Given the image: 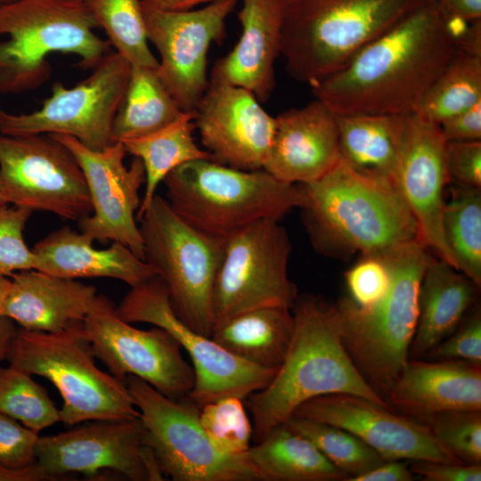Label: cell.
Here are the masks:
<instances>
[{
    "label": "cell",
    "mask_w": 481,
    "mask_h": 481,
    "mask_svg": "<svg viewBox=\"0 0 481 481\" xmlns=\"http://www.w3.org/2000/svg\"><path fill=\"white\" fill-rule=\"evenodd\" d=\"M0 481H55L37 464L16 468L0 462Z\"/></svg>",
    "instance_id": "obj_49"
},
{
    "label": "cell",
    "mask_w": 481,
    "mask_h": 481,
    "mask_svg": "<svg viewBox=\"0 0 481 481\" xmlns=\"http://www.w3.org/2000/svg\"><path fill=\"white\" fill-rule=\"evenodd\" d=\"M38 437L37 464L60 480L67 474L89 477L114 471L133 481L164 480L153 452L143 444L140 419L96 420Z\"/></svg>",
    "instance_id": "obj_16"
},
{
    "label": "cell",
    "mask_w": 481,
    "mask_h": 481,
    "mask_svg": "<svg viewBox=\"0 0 481 481\" xmlns=\"http://www.w3.org/2000/svg\"><path fill=\"white\" fill-rule=\"evenodd\" d=\"M116 312L126 322L160 327L178 341L189 355L195 375L188 397L200 408L228 396L244 400L264 388L277 371L232 355L210 337L183 323L175 314L167 288L159 275L131 287L116 306Z\"/></svg>",
    "instance_id": "obj_12"
},
{
    "label": "cell",
    "mask_w": 481,
    "mask_h": 481,
    "mask_svg": "<svg viewBox=\"0 0 481 481\" xmlns=\"http://www.w3.org/2000/svg\"><path fill=\"white\" fill-rule=\"evenodd\" d=\"M340 159L337 115L315 99L275 117L264 170L281 182L302 184L321 178Z\"/></svg>",
    "instance_id": "obj_22"
},
{
    "label": "cell",
    "mask_w": 481,
    "mask_h": 481,
    "mask_svg": "<svg viewBox=\"0 0 481 481\" xmlns=\"http://www.w3.org/2000/svg\"><path fill=\"white\" fill-rule=\"evenodd\" d=\"M388 404L412 418L481 411V365L460 360H408L387 395Z\"/></svg>",
    "instance_id": "obj_24"
},
{
    "label": "cell",
    "mask_w": 481,
    "mask_h": 481,
    "mask_svg": "<svg viewBox=\"0 0 481 481\" xmlns=\"http://www.w3.org/2000/svg\"><path fill=\"white\" fill-rule=\"evenodd\" d=\"M457 49L436 1L423 0L312 91L336 114H412Z\"/></svg>",
    "instance_id": "obj_1"
},
{
    "label": "cell",
    "mask_w": 481,
    "mask_h": 481,
    "mask_svg": "<svg viewBox=\"0 0 481 481\" xmlns=\"http://www.w3.org/2000/svg\"><path fill=\"white\" fill-rule=\"evenodd\" d=\"M144 260L163 281L176 316L210 337L214 325L213 289L225 240L184 222L158 193L137 218Z\"/></svg>",
    "instance_id": "obj_9"
},
{
    "label": "cell",
    "mask_w": 481,
    "mask_h": 481,
    "mask_svg": "<svg viewBox=\"0 0 481 481\" xmlns=\"http://www.w3.org/2000/svg\"><path fill=\"white\" fill-rule=\"evenodd\" d=\"M345 279L349 298L363 308L377 304L386 295L390 284L388 267L379 256H363L347 270Z\"/></svg>",
    "instance_id": "obj_41"
},
{
    "label": "cell",
    "mask_w": 481,
    "mask_h": 481,
    "mask_svg": "<svg viewBox=\"0 0 481 481\" xmlns=\"http://www.w3.org/2000/svg\"><path fill=\"white\" fill-rule=\"evenodd\" d=\"M446 143L438 124L416 113L405 115L391 182L416 220L419 241L455 268L442 231L444 192L449 183Z\"/></svg>",
    "instance_id": "obj_20"
},
{
    "label": "cell",
    "mask_w": 481,
    "mask_h": 481,
    "mask_svg": "<svg viewBox=\"0 0 481 481\" xmlns=\"http://www.w3.org/2000/svg\"><path fill=\"white\" fill-rule=\"evenodd\" d=\"M481 101V56L457 49L422 97L416 114L440 125Z\"/></svg>",
    "instance_id": "obj_34"
},
{
    "label": "cell",
    "mask_w": 481,
    "mask_h": 481,
    "mask_svg": "<svg viewBox=\"0 0 481 481\" xmlns=\"http://www.w3.org/2000/svg\"><path fill=\"white\" fill-rule=\"evenodd\" d=\"M167 201L189 225L226 240L264 218L281 221L302 204L299 184L281 182L265 170L233 168L212 159H195L163 181Z\"/></svg>",
    "instance_id": "obj_5"
},
{
    "label": "cell",
    "mask_w": 481,
    "mask_h": 481,
    "mask_svg": "<svg viewBox=\"0 0 481 481\" xmlns=\"http://www.w3.org/2000/svg\"><path fill=\"white\" fill-rule=\"evenodd\" d=\"M15 1H17V0H0V5L8 4L13 3Z\"/></svg>",
    "instance_id": "obj_53"
},
{
    "label": "cell",
    "mask_w": 481,
    "mask_h": 481,
    "mask_svg": "<svg viewBox=\"0 0 481 481\" xmlns=\"http://www.w3.org/2000/svg\"><path fill=\"white\" fill-rule=\"evenodd\" d=\"M280 222L257 220L224 240L213 289L216 322L264 306L292 309L298 297L288 275L292 245Z\"/></svg>",
    "instance_id": "obj_11"
},
{
    "label": "cell",
    "mask_w": 481,
    "mask_h": 481,
    "mask_svg": "<svg viewBox=\"0 0 481 481\" xmlns=\"http://www.w3.org/2000/svg\"><path fill=\"white\" fill-rule=\"evenodd\" d=\"M420 421L449 453L463 463H481V411H453Z\"/></svg>",
    "instance_id": "obj_39"
},
{
    "label": "cell",
    "mask_w": 481,
    "mask_h": 481,
    "mask_svg": "<svg viewBox=\"0 0 481 481\" xmlns=\"http://www.w3.org/2000/svg\"><path fill=\"white\" fill-rule=\"evenodd\" d=\"M412 474L425 481H480L481 463L413 461Z\"/></svg>",
    "instance_id": "obj_45"
},
{
    "label": "cell",
    "mask_w": 481,
    "mask_h": 481,
    "mask_svg": "<svg viewBox=\"0 0 481 481\" xmlns=\"http://www.w3.org/2000/svg\"><path fill=\"white\" fill-rule=\"evenodd\" d=\"M131 65L117 52L108 53L92 74L75 86L56 82L42 107L31 113L4 111L0 134H61L86 147L102 151L112 142V126L127 85Z\"/></svg>",
    "instance_id": "obj_14"
},
{
    "label": "cell",
    "mask_w": 481,
    "mask_h": 481,
    "mask_svg": "<svg viewBox=\"0 0 481 481\" xmlns=\"http://www.w3.org/2000/svg\"><path fill=\"white\" fill-rule=\"evenodd\" d=\"M124 381L140 412L143 444L164 476L175 481H257L246 455L228 456L214 446L200 423V407L189 397L168 398L133 375Z\"/></svg>",
    "instance_id": "obj_10"
},
{
    "label": "cell",
    "mask_w": 481,
    "mask_h": 481,
    "mask_svg": "<svg viewBox=\"0 0 481 481\" xmlns=\"http://www.w3.org/2000/svg\"><path fill=\"white\" fill-rule=\"evenodd\" d=\"M16 330L17 327L12 320L5 316H0V363L6 358Z\"/></svg>",
    "instance_id": "obj_51"
},
{
    "label": "cell",
    "mask_w": 481,
    "mask_h": 481,
    "mask_svg": "<svg viewBox=\"0 0 481 481\" xmlns=\"http://www.w3.org/2000/svg\"><path fill=\"white\" fill-rule=\"evenodd\" d=\"M246 458L258 481H345L348 477L286 423L250 446Z\"/></svg>",
    "instance_id": "obj_29"
},
{
    "label": "cell",
    "mask_w": 481,
    "mask_h": 481,
    "mask_svg": "<svg viewBox=\"0 0 481 481\" xmlns=\"http://www.w3.org/2000/svg\"><path fill=\"white\" fill-rule=\"evenodd\" d=\"M84 0H17L0 5V94L36 90L51 77L47 57L76 54L81 69L94 68L110 43Z\"/></svg>",
    "instance_id": "obj_7"
},
{
    "label": "cell",
    "mask_w": 481,
    "mask_h": 481,
    "mask_svg": "<svg viewBox=\"0 0 481 481\" xmlns=\"http://www.w3.org/2000/svg\"><path fill=\"white\" fill-rule=\"evenodd\" d=\"M3 316L27 330L57 332L85 319L98 292L77 280L36 269L14 273Z\"/></svg>",
    "instance_id": "obj_26"
},
{
    "label": "cell",
    "mask_w": 481,
    "mask_h": 481,
    "mask_svg": "<svg viewBox=\"0 0 481 481\" xmlns=\"http://www.w3.org/2000/svg\"><path fill=\"white\" fill-rule=\"evenodd\" d=\"M4 204H7V203H6V202L4 200V199L0 196V206H1V205H4Z\"/></svg>",
    "instance_id": "obj_55"
},
{
    "label": "cell",
    "mask_w": 481,
    "mask_h": 481,
    "mask_svg": "<svg viewBox=\"0 0 481 481\" xmlns=\"http://www.w3.org/2000/svg\"><path fill=\"white\" fill-rule=\"evenodd\" d=\"M444 200L442 231L456 270L481 286V188L454 186Z\"/></svg>",
    "instance_id": "obj_33"
},
{
    "label": "cell",
    "mask_w": 481,
    "mask_h": 481,
    "mask_svg": "<svg viewBox=\"0 0 481 481\" xmlns=\"http://www.w3.org/2000/svg\"><path fill=\"white\" fill-rule=\"evenodd\" d=\"M450 23L468 24L481 20V0H435Z\"/></svg>",
    "instance_id": "obj_47"
},
{
    "label": "cell",
    "mask_w": 481,
    "mask_h": 481,
    "mask_svg": "<svg viewBox=\"0 0 481 481\" xmlns=\"http://www.w3.org/2000/svg\"><path fill=\"white\" fill-rule=\"evenodd\" d=\"M413 474L401 461H385L373 469L346 481H412Z\"/></svg>",
    "instance_id": "obj_48"
},
{
    "label": "cell",
    "mask_w": 481,
    "mask_h": 481,
    "mask_svg": "<svg viewBox=\"0 0 481 481\" xmlns=\"http://www.w3.org/2000/svg\"><path fill=\"white\" fill-rule=\"evenodd\" d=\"M336 115L341 159L361 173L391 181L405 115Z\"/></svg>",
    "instance_id": "obj_30"
},
{
    "label": "cell",
    "mask_w": 481,
    "mask_h": 481,
    "mask_svg": "<svg viewBox=\"0 0 481 481\" xmlns=\"http://www.w3.org/2000/svg\"><path fill=\"white\" fill-rule=\"evenodd\" d=\"M38 437V433L0 412V462L16 468L35 464Z\"/></svg>",
    "instance_id": "obj_43"
},
{
    "label": "cell",
    "mask_w": 481,
    "mask_h": 481,
    "mask_svg": "<svg viewBox=\"0 0 481 481\" xmlns=\"http://www.w3.org/2000/svg\"><path fill=\"white\" fill-rule=\"evenodd\" d=\"M95 358L124 381L128 375L147 382L168 398L189 396L195 375L178 341L164 329L140 330L122 320L107 297L98 294L83 320Z\"/></svg>",
    "instance_id": "obj_15"
},
{
    "label": "cell",
    "mask_w": 481,
    "mask_h": 481,
    "mask_svg": "<svg viewBox=\"0 0 481 481\" xmlns=\"http://www.w3.org/2000/svg\"><path fill=\"white\" fill-rule=\"evenodd\" d=\"M299 185L304 223L321 253L380 256L419 240L416 220L389 179L361 173L340 159L321 178Z\"/></svg>",
    "instance_id": "obj_3"
},
{
    "label": "cell",
    "mask_w": 481,
    "mask_h": 481,
    "mask_svg": "<svg viewBox=\"0 0 481 481\" xmlns=\"http://www.w3.org/2000/svg\"><path fill=\"white\" fill-rule=\"evenodd\" d=\"M293 329L291 309L264 306L216 322L210 338L247 363L278 370L288 353Z\"/></svg>",
    "instance_id": "obj_28"
},
{
    "label": "cell",
    "mask_w": 481,
    "mask_h": 481,
    "mask_svg": "<svg viewBox=\"0 0 481 481\" xmlns=\"http://www.w3.org/2000/svg\"><path fill=\"white\" fill-rule=\"evenodd\" d=\"M48 135L72 152L85 175L92 213L78 221L80 232L93 240L120 242L144 260L143 240L135 216L142 201L139 191L145 183L143 162L135 158L126 167V151L121 143L94 151L72 136Z\"/></svg>",
    "instance_id": "obj_18"
},
{
    "label": "cell",
    "mask_w": 481,
    "mask_h": 481,
    "mask_svg": "<svg viewBox=\"0 0 481 481\" xmlns=\"http://www.w3.org/2000/svg\"><path fill=\"white\" fill-rule=\"evenodd\" d=\"M426 355L436 360H460L481 365V314L476 311L451 337L435 346Z\"/></svg>",
    "instance_id": "obj_42"
},
{
    "label": "cell",
    "mask_w": 481,
    "mask_h": 481,
    "mask_svg": "<svg viewBox=\"0 0 481 481\" xmlns=\"http://www.w3.org/2000/svg\"><path fill=\"white\" fill-rule=\"evenodd\" d=\"M12 280L8 276L0 274V316H3V311L6 298L10 291Z\"/></svg>",
    "instance_id": "obj_52"
},
{
    "label": "cell",
    "mask_w": 481,
    "mask_h": 481,
    "mask_svg": "<svg viewBox=\"0 0 481 481\" xmlns=\"http://www.w3.org/2000/svg\"><path fill=\"white\" fill-rule=\"evenodd\" d=\"M33 211L7 204L0 206V274L36 269L37 258L26 244L23 231Z\"/></svg>",
    "instance_id": "obj_40"
},
{
    "label": "cell",
    "mask_w": 481,
    "mask_h": 481,
    "mask_svg": "<svg viewBox=\"0 0 481 481\" xmlns=\"http://www.w3.org/2000/svg\"><path fill=\"white\" fill-rule=\"evenodd\" d=\"M477 289L469 277L433 257L420 282L419 317L409 353L412 359L426 355L456 330Z\"/></svg>",
    "instance_id": "obj_27"
},
{
    "label": "cell",
    "mask_w": 481,
    "mask_h": 481,
    "mask_svg": "<svg viewBox=\"0 0 481 481\" xmlns=\"http://www.w3.org/2000/svg\"><path fill=\"white\" fill-rule=\"evenodd\" d=\"M422 1H287L281 53L289 74L314 86Z\"/></svg>",
    "instance_id": "obj_6"
},
{
    "label": "cell",
    "mask_w": 481,
    "mask_h": 481,
    "mask_svg": "<svg viewBox=\"0 0 481 481\" xmlns=\"http://www.w3.org/2000/svg\"><path fill=\"white\" fill-rule=\"evenodd\" d=\"M93 241L68 226L54 231L32 249L37 258L36 270L71 280L113 278L130 287L158 275L149 263L122 243L112 241L109 248L97 249Z\"/></svg>",
    "instance_id": "obj_25"
},
{
    "label": "cell",
    "mask_w": 481,
    "mask_h": 481,
    "mask_svg": "<svg viewBox=\"0 0 481 481\" xmlns=\"http://www.w3.org/2000/svg\"><path fill=\"white\" fill-rule=\"evenodd\" d=\"M4 110H3L0 107V124L2 122V118H3V113H4Z\"/></svg>",
    "instance_id": "obj_54"
},
{
    "label": "cell",
    "mask_w": 481,
    "mask_h": 481,
    "mask_svg": "<svg viewBox=\"0 0 481 481\" xmlns=\"http://www.w3.org/2000/svg\"><path fill=\"white\" fill-rule=\"evenodd\" d=\"M194 111L148 135L126 141V153L139 159L145 171V189L137 218L149 208L159 184L177 167L195 159H213L193 136Z\"/></svg>",
    "instance_id": "obj_31"
},
{
    "label": "cell",
    "mask_w": 481,
    "mask_h": 481,
    "mask_svg": "<svg viewBox=\"0 0 481 481\" xmlns=\"http://www.w3.org/2000/svg\"><path fill=\"white\" fill-rule=\"evenodd\" d=\"M285 1L287 2V1H289V0H285Z\"/></svg>",
    "instance_id": "obj_56"
},
{
    "label": "cell",
    "mask_w": 481,
    "mask_h": 481,
    "mask_svg": "<svg viewBox=\"0 0 481 481\" xmlns=\"http://www.w3.org/2000/svg\"><path fill=\"white\" fill-rule=\"evenodd\" d=\"M237 0H217L198 10L142 6L148 40L158 50V76L184 112H193L207 91L208 53L225 37V20Z\"/></svg>",
    "instance_id": "obj_17"
},
{
    "label": "cell",
    "mask_w": 481,
    "mask_h": 481,
    "mask_svg": "<svg viewBox=\"0 0 481 481\" xmlns=\"http://www.w3.org/2000/svg\"><path fill=\"white\" fill-rule=\"evenodd\" d=\"M291 417L344 428L385 461L461 462L439 444L424 422L396 414L393 409L359 395L330 394L317 396L302 404Z\"/></svg>",
    "instance_id": "obj_19"
},
{
    "label": "cell",
    "mask_w": 481,
    "mask_h": 481,
    "mask_svg": "<svg viewBox=\"0 0 481 481\" xmlns=\"http://www.w3.org/2000/svg\"><path fill=\"white\" fill-rule=\"evenodd\" d=\"M108 42L132 67L158 69L149 45L141 0H84Z\"/></svg>",
    "instance_id": "obj_35"
},
{
    "label": "cell",
    "mask_w": 481,
    "mask_h": 481,
    "mask_svg": "<svg viewBox=\"0 0 481 481\" xmlns=\"http://www.w3.org/2000/svg\"><path fill=\"white\" fill-rule=\"evenodd\" d=\"M291 311L294 329L282 364L264 388L246 398L256 443L285 423L302 404L321 395L351 394L393 409L346 351L335 305L302 294Z\"/></svg>",
    "instance_id": "obj_2"
},
{
    "label": "cell",
    "mask_w": 481,
    "mask_h": 481,
    "mask_svg": "<svg viewBox=\"0 0 481 481\" xmlns=\"http://www.w3.org/2000/svg\"><path fill=\"white\" fill-rule=\"evenodd\" d=\"M242 399L221 398L200 408V423L214 446L222 453L243 457L253 434Z\"/></svg>",
    "instance_id": "obj_38"
},
{
    "label": "cell",
    "mask_w": 481,
    "mask_h": 481,
    "mask_svg": "<svg viewBox=\"0 0 481 481\" xmlns=\"http://www.w3.org/2000/svg\"><path fill=\"white\" fill-rule=\"evenodd\" d=\"M200 142L214 161L247 171L264 169L275 118L241 87L209 83L194 110Z\"/></svg>",
    "instance_id": "obj_21"
},
{
    "label": "cell",
    "mask_w": 481,
    "mask_h": 481,
    "mask_svg": "<svg viewBox=\"0 0 481 481\" xmlns=\"http://www.w3.org/2000/svg\"><path fill=\"white\" fill-rule=\"evenodd\" d=\"M285 0H243L238 12L240 37L216 61L209 83L238 86L266 102L275 86L274 63L281 53Z\"/></svg>",
    "instance_id": "obj_23"
},
{
    "label": "cell",
    "mask_w": 481,
    "mask_h": 481,
    "mask_svg": "<svg viewBox=\"0 0 481 481\" xmlns=\"http://www.w3.org/2000/svg\"><path fill=\"white\" fill-rule=\"evenodd\" d=\"M185 113L162 85L157 69L132 67L112 126V142L124 143L152 134Z\"/></svg>",
    "instance_id": "obj_32"
},
{
    "label": "cell",
    "mask_w": 481,
    "mask_h": 481,
    "mask_svg": "<svg viewBox=\"0 0 481 481\" xmlns=\"http://www.w3.org/2000/svg\"><path fill=\"white\" fill-rule=\"evenodd\" d=\"M0 412L40 433L61 421L60 411L32 375L0 365Z\"/></svg>",
    "instance_id": "obj_37"
},
{
    "label": "cell",
    "mask_w": 481,
    "mask_h": 481,
    "mask_svg": "<svg viewBox=\"0 0 481 481\" xmlns=\"http://www.w3.org/2000/svg\"><path fill=\"white\" fill-rule=\"evenodd\" d=\"M379 257L390 273L386 295L368 308L356 306L350 298H341L335 308L350 357L370 385L387 395L408 362L419 317L420 282L433 257L419 240Z\"/></svg>",
    "instance_id": "obj_4"
},
{
    "label": "cell",
    "mask_w": 481,
    "mask_h": 481,
    "mask_svg": "<svg viewBox=\"0 0 481 481\" xmlns=\"http://www.w3.org/2000/svg\"><path fill=\"white\" fill-rule=\"evenodd\" d=\"M94 358L81 321L57 332L17 328L5 360L55 386L63 400L61 421L67 426L140 417L125 381L99 369Z\"/></svg>",
    "instance_id": "obj_8"
},
{
    "label": "cell",
    "mask_w": 481,
    "mask_h": 481,
    "mask_svg": "<svg viewBox=\"0 0 481 481\" xmlns=\"http://www.w3.org/2000/svg\"><path fill=\"white\" fill-rule=\"evenodd\" d=\"M217 0H141L142 6L163 11H186Z\"/></svg>",
    "instance_id": "obj_50"
},
{
    "label": "cell",
    "mask_w": 481,
    "mask_h": 481,
    "mask_svg": "<svg viewBox=\"0 0 481 481\" xmlns=\"http://www.w3.org/2000/svg\"><path fill=\"white\" fill-rule=\"evenodd\" d=\"M439 126L446 142L481 140V101Z\"/></svg>",
    "instance_id": "obj_46"
},
{
    "label": "cell",
    "mask_w": 481,
    "mask_h": 481,
    "mask_svg": "<svg viewBox=\"0 0 481 481\" xmlns=\"http://www.w3.org/2000/svg\"><path fill=\"white\" fill-rule=\"evenodd\" d=\"M0 196L8 204L79 221L92 213L84 173L48 134H0Z\"/></svg>",
    "instance_id": "obj_13"
},
{
    "label": "cell",
    "mask_w": 481,
    "mask_h": 481,
    "mask_svg": "<svg viewBox=\"0 0 481 481\" xmlns=\"http://www.w3.org/2000/svg\"><path fill=\"white\" fill-rule=\"evenodd\" d=\"M445 161L449 183L481 188V140L447 142Z\"/></svg>",
    "instance_id": "obj_44"
},
{
    "label": "cell",
    "mask_w": 481,
    "mask_h": 481,
    "mask_svg": "<svg viewBox=\"0 0 481 481\" xmlns=\"http://www.w3.org/2000/svg\"><path fill=\"white\" fill-rule=\"evenodd\" d=\"M285 423L313 443L331 464L348 477L385 461L377 452L344 428L298 417H290Z\"/></svg>",
    "instance_id": "obj_36"
}]
</instances>
